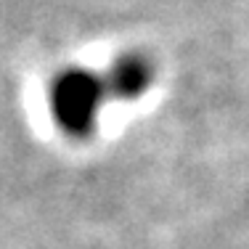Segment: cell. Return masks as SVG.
<instances>
[{
  "label": "cell",
  "instance_id": "obj_1",
  "mask_svg": "<svg viewBox=\"0 0 249 249\" xmlns=\"http://www.w3.org/2000/svg\"><path fill=\"white\" fill-rule=\"evenodd\" d=\"M109 98L104 74L85 69H67L51 85V111L53 122L69 138H88L96 130L98 111Z\"/></svg>",
  "mask_w": 249,
  "mask_h": 249
},
{
  "label": "cell",
  "instance_id": "obj_2",
  "mask_svg": "<svg viewBox=\"0 0 249 249\" xmlns=\"http://www.w3.org/2000/svg\"><path fill=\"white\" fill-rule=\"evenodd\" d=\"M104 82L109 98H138L151 82V67L138 56H124L104 74Z\"/></svg>",
  "mask_w": 249,
  "mask_h": 249
}]
</instances>
